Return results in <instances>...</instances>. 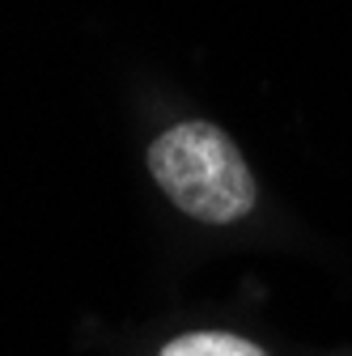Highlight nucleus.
<instances>
[{
  "instance_id": "2",
  "label": "nucleus",
  "mask_w": 352,
  "mask_h": 356,
  "mask_svg": "<svg viewBox=\"0 0 352 356\" xmlns=\"http://www.w3.org/2000/svg\"><path fill=\"white\" fill-rule=\"evenodd\" d=\"M161 356H268L242 335H221V331H200V335H179L161 348Z\"/></svg>"
},
{
  "instance_id": "1",
  "label": "nucleus",
  "mask_w": 352,
  "mask_h": 356,
  "mask_svg": "<svg viewBox=\"0 0 352 356\" xmlns=\"http://www.w3.org/2000/svg\"><path fill=\"white\" fill-rule=\"evenodd\" d=\"M149 174L187 216L225 225L250 212L255 178L234 140L212 123H179L149 149Z\"/></svg>"
}]
</instances>
